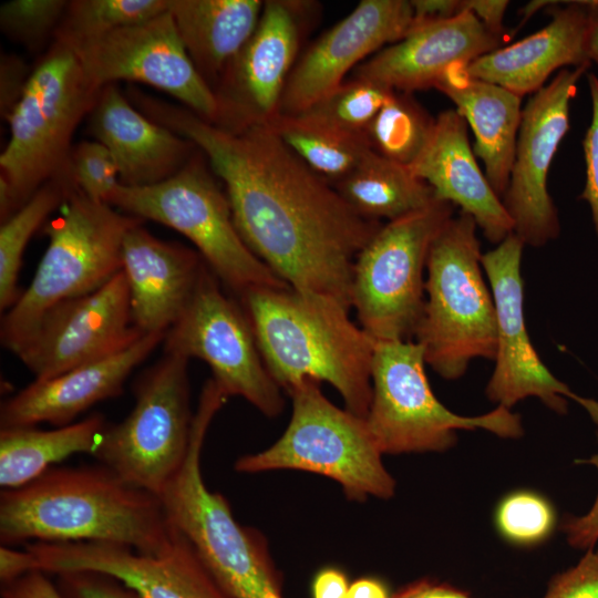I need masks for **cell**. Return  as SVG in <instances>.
<instances>
[{"label": "cell", "mask_w": 598, "mask_h": 598, "mask_svg": "<svg viewBox=\"0 0 598 598\" xmlns=\"http://www.w3.org/2000/svg\"><path fill=\"white\" fill-rule=\"evenodd\" d=\"M128 96L207 157L225 185L240 237L278 278L352 308L353 264L380 221L353 210L267 124L229 131L136 89Z\"/></svg>", "instance_id": "1"}, {"label": "cell", "mask_w": 598, "mask_h": 598, "mask_svg": "<svg viewBox=\"0 0 598 598\" xmlns=\"http://www.w3.org/2000/svg\"><path fill=\"white\" fill-rule=\"evenodd\" d=\"M177 533L159 496L100 463L52 466L30 483L0 493L4 546L104 542L157 556L172 547Z\"/></svg>", "instance_id": "2"}, {"label": "cell", "mask_w": 598, "mask_h": 598, "mask_svg": "<svg viewBox=\"0 0 598 598\" xmlns=\"http://www.w3.org/2000/svg\"><path fill=\"white\" fill-rule=\"evenodd\" d=\"M264 363L280 389L305 380L328 382L346 409L365 419L371 399L375 341L354 324L339 301L287 288H255L243 293Z\"/></svg>", "instance_id": "3"}, {"label": "cell", "mask_w": 598, "mask_h": 598, "mask_svg": "<svg viewBox=\"0 0 598 598\" xmlns=\"http://www.w3.org/2000/svg\"><path fill=\"white\" fill-rule=\"evenodd\" d=\"M101 90L73 50L52 41L6 117L10 137L0 155L1 223L45 183L72 175L73 135Z\"/></svg>", "instance_id": "4"}, {"label": "cell", "mask_w": 598, "mask_h": 598, "mask_svg": "<svg viewBox=\"0 0 598 598\" xmlns=\"http://www.w3.org/2000/svg\"><path fill=\"white\" fill-rule=\"evenodd\" d=\"M228 395L210 378L194 412L186 458L159 494L171 524L233 598H283L281 577L265 537L241 526L227 499L206 486L200 455L208 427Z\"/></svg>", "instance_id": "5"}, {"label": "cell", "mask_w": 598, "mask_h": 598, "mask_svg": "<svg viewBox=\"0 0 598 598\" xmlns=\"http://www.w3.org/2000/svg\"><path fill=\"white\" fill-rule=\"evenodd\" d=\"M477 225L461 212L437 234L426 262L425 301L414 341L425 363L446 380H456L472 360H494L496 309L483 277Z\"/></svg>", "instance_id": "6"}, {"label": "cell", "mask_w": 598, "mask_h": 598, "mask_svg": "<svg viewBox=\"0 0 598 598\" xmlns=\"http://www.w3.org/2000/svg\"><path fill=\"white\" fill-rule=\"evenodd\" d=\"M61 209L44 227L48 247L30 285L1 318V344L16 355L51 308L95 291L122 270L124 236L145 221L79 188Z\"/></svg>", "instance_id": "7"}, {"label": "cell", "mask_w": 598, "mask_h": 598, "mask_svg": "<svg viewBox=\"0 0 598 598\" xmlns=\"http://www.w3.org/2000/svg\"><path fill=\"white\" fill-rule=\"evenodd\" d=\"M288 393L292 415L283 434L267 450L239 457L237 472H312L334 480L357 502L394 495L395 481L382 463L365 419L331 403L315 380H305Z\"/></svg>", "instance_id": "8"}, {"label": "cell", "mask_w": 598, "mask_h": 598, "mask_svg": "<svg viewBox=\"0 0 598 598\" xmlns=\"http://www.w3.org/2000/svg\"><path fill=\"white\" fill-rule=\"evenodd\" d=\"M198 155L156 185L128 187L118 183L106 203L184 235L219 281L239 297L255 288L289 287L247 247L235 226L226 192Z\"/></svg>", "instance_id": "9"}, {"label": "cell", "mask_w": 598, "mask_h": 598, "mask_svg": "<svg viewBox=\"0 0 598 598\" xmlns=\"http://www.w3.org/2000/svg\"><path fill=\"white\" fill-rule=\"evenodd\" d=\"M425 364L415 341L375 342L365 423L382 454L444 452L456 443L457 430L482 429L505 439L523 435L522 419L511 409L497 405L478 416L450 411L434 395Z\"/></svg>", "instance_id": "10"}, {"label": "cell", "mask_w": 598, "mask_h": 598, "mask_svg": "<svg viewBox=\"0 0 598 598\" xmlns=\"http://www.w3.org/2000/svg\"><path fill=\"white\" fill-rule=\"evenodd\" d=\"M453 212V204L435 198L382 225L358 254L351 307L359 326L375 342L413 338L425 301L430 248Z\"/></svg>", "instance_id": "11"}, {"label": "cell", "mask_w": 598, "mask_h": 598, "mask_svg": "<svg viewBox=\"0 0 598 598\" xmlns=\"http://www.w3.org/2000/svg\"><path fill=\"white\" fill-rule=\"evenodd\" d=\"M188 360L164 353L135 381L134 406L107 423L93 453L97 463L125 482L157 496L183 465L194 413L189 405Z\"/></svg>", "instance_id": "12"}, {"label": "cell", "mask_w": 598, "mask_h": 598, "mask_svg": "<svg viewBox=\"0 0 598 598\" xmlns=\"http://www.w3.org/2000/svg\"><path fill=\"white\" fill-rule=\"evenodd\" d=\"M220 283L206 265L190 301L165 333L164 353L203 360L228 396H240L262 414L277 416L285 405L281 389L264 363L243 307Z\"/></svg>", "instance_id": "13"}, {"label": "cell", "mask_w": 598, "mask_h": 598, "mask_svg": "<svg viewBox=\"0 0 598 598\" xmlns=\"http://www.w3.org/2000/svg\"><path fill=\"white\" fill-rule=\"evenodd\" d=\"M524 246L513 233L482 255L497 318L495 367L485 393L489 401L507 409L535 396L561 415L567 413L568 399H571L598 425V401L576 394L559 381L543 363L528 337L520 271Z\"/></svg>", "instance_id": "14"}, {"label": "cell", "mask_w": 598, "mask_h": 598, "mask_svg": "<svg viewBox=\"0 0 598 598\" xmlns=\"http://www.w3.org/2000/svg\"><path fill=\"white\" fill-rule=\"evenodd\" d=\"M589 65L563 69L523 107L509 182L502 203L513 221V233L532 247L558 237L560 224L548 193V173L561 140L569 130L570 102Z\"/></svg>", "instance_id": "15"}, {"label": "cell", "mask_w": 598, "mask_h": 598, "mask_svg": "<svg viewBox=\"0 0 598 598\" xmlns=\"http://www.w3.org/2000/svg\"><path fill=\"white\" fill-rule=\"evenodd\" d=\"M69 48L100 87L121 80L141 82L212 123L217 118L216 95L190 61L168 11Z\"/></svg>", "instance_id": "16"}, {"label": "cell", "mask_w": 598, "mask_h": 598, "mask_svg": "<svg viewBox=\"0 0 598 598\" xmlns=\"http://www.w3.org/2000/svg\"><path fill=\"white\" fill-rule=\"evenodd\" d=\"M142 336L121 270L95 291L51 308L17 357L34 379H50L122 352Z\"/></svg>", "instance_id": "17"}, {"label": "cell", "mask_w": 598, "mask_h": 598, "mask_svg": "<svg viewBox=\"0 0 598 598\" xmlns=\"http://www.w3.org/2000/svg\"><path fill=\"white\" fill-rule=\"evenodd\" d=\"M307 2L267 0L250 39L217 81L215 125L238 131L270 124L296 65Z\"/></svg>", "instance_id": "18"}, {"label": "cell", "mask_w": 598, "mask_h": 598, "mask_svg": "<svg viewBox=\"0 0 598 598\" xmlns=\"http://www.w3.org/2000/svg\"><path fill=\"white\" fill-rule=\"evenodd\" d=\"M25 548L49 575L81 570L103 573L141 598H233L179 532L172 547L157 556L104 542H34Z\"/></svg>", "instance_id": "19"}, {"label": "cell", "mask_w": 598, "mask_h": 598, "mask_svg": "<svg viewBox=\"0 0 598 598\" xmlns=\"http://www.w3.org/2000/svg\"><path fill=\"white\" fill-rule=\"evenodd\" d=\"M408 0H362L323 33L293 66L279 114H299L336 90L360 61L386 43H395L412 29Z\"/></svg>", "instance_id": "20"}, {"label": "cell", "mask_w": 598, "mask_h": 598, "mask_svg": "<svg viewBox=\"0 0 598 598\" xmlns=\"http://www.w3.org/2000/svg\"><path fill=\"white\" fill-rule=\"evenodd\" d=\"M503 37L491 32L472 12L415 27L400 41L358 65L354 79L411 93L434 87L451 68L467 65L499 48Z\"/></svg>", "instance_id": "21"}, {"label": "cell", "mask_w": 598, "mask_h": 598, "mask_svg": "<svg viewBox=\"0 0 598 598\" xmlns=\"http://www.w3.org/2000/svg\"><path fill=\"white\" fill-rule=\"evenodd\" d=\"M165 333L142 336L114 355L37 380L2 402L0 426H64L94 404L118 396L133 370L163 343Z\"/></svg>", "instance_id": "22"}, {"label": "cell", "mask_w": 598, "mask_h": 598, "mask_svg": "<svg viewBox=\"0 0 598 598\" xmlns=\"http://www.w3.org/2000/svg\"><path fill=\"white\" fill-rule=\"evenodd\" d=\"M140 224L122 244L134 326L144 334L166 333L179 319L206 262L197 250L162 240Z\"/></svg>", "instance_id": "23"}, {"label": "cell", "mask_w": 598, "mask_h": 598, "mask_svg": "<svg viewBox=\"0 0 598 598\" xmlns=\"http://www.w3.org/2000/svg\"><path fill=\"white\" fill-rule=\"evenodd\" d=\"M87 120L95 141L114 156L124 186L162 183L177 174L197 150L189 140L143 114L116 83L102 87Z\"/></svg>", "instance_id": "24"}, {"label": "cell", "mask_w": 598, "mask_h": 598, "mask_svg": "<svg viewBox=\"0 0 598 598\" xmlns=\"http://www.w3.org/2000/svg\"><path fill=\"white\" fill-rule=\"evenodd\" d=\"M408 167L432 187L436 199L460 206L472 216L491 243L498 245L513 234V221L481 171L470 145L467 123L456 110H445L435 117L425 147Z\"/></svg>", "instance_id": "25"}, {"label": "cell", "mask_w": 598, "mask_h": 598, "mask_svg": "<svg viewBox=\"0 0 598 598\" xmlns=\"http://www.w3.org/2000/svg\"><path fill=\"white\" fill-rule=\"evenodd\" d=\"M549 23L535 33L486 53L464 66L472 78L499 85L518 96L534 94L566 66L590 65L585 40L594 1L551 4Z\"/></svg>", "instance_id": "26"}, {"label": "cell", "mask_w": 598, "mask_h": 598, "mask_svg": "<svg viewBox=\"0 0 598 598\" xmlns=\"http://www.w3.org/2000/svg\"><path fill=\"white\" fill-rule=\"evenodd\" d=\"M465 65L446 71L435 89L445 94L471 126L475 144L473 152L485 167V175L502 199L515 156L522 121V97L513 92L470 76Z\"/></svg>", "instance_id": "27"}, {"label": "cell", "mask_w": 598, "mask_h": 598, "mask_svg": "<svg viewBox=\"0 0 598 598\" xmlns=\"http://www.w3.org/2000/svg\"><path fill=\"white\" fill-rule=\"evenodd\" d=\"M260 0H167L184 48L199 75L214 90L259 22Z\"/></svg>", "instance_id": "28"}, {"label": "cell", "mask_w": 598, "mask_h": 598, "mask_svg": "<svg viewBox=\"0 0 598 598\" xmlns=\"http://www.w3.org/2000/svg\"><path fill=\"white\" fill-rule=\"evenodd\" d=\"M106 424L102 414L94 413L54 430H40L35 426L1 429V487H21L73 454L93 455Z\"/></svg>", "instance_id": "29"}, {"label": "cell", "mask_w": 598, "mask_h": 598, "mask_svg": "<svg viewBox=\"0 0 598 598\" xmlns=\"http://www.w3.org/2000/svg\"><path fill=\"white\" fill-rule=\"evenodd\" d=\"M338 193L367 219L389 221L420 210L435 197L432 187L408 166L371 152L361 165L334 185Z\"/></svg>", "instance_id": "30"}, {"label": "cell", "mask_w": 598, "mask_h": 598, "mask_svg": "<svg viewBox=\"0 0 598 598\" xmlns=\"http://www.w3.org/2000/svg\"><path fill=\"white\" fill-rule=\"evenodd\" d=\"M267 125L309 168L333 186L372 152L364 136L340 132L300 114H279Z\"/></svg>", "instance_id": "31"}, {"label": "cell", "mask_w": 598, "mask_h": 598, "mask_svg": "<svg viewBox=\"0 0 598 598\" xmlns=\"http://www.w3.org/2000/svg\"><path fill=\"white\" fill-rule=\"evenodd\" d=\"M78 188L72 175L41 186L32 197L0 226V310L6 312L18 300V277L25 247L49 215L61 208Z\"/></svg>", "instance_id": "32"}, {"label": "cell", "mask_w": 598, "mask_h": 598, "mask_svg": "<svg viewBox=\"0 0 598 598\" xmlns=\"http://www.w3.org/2000/svg\"><path fill=\"white\" fill-rule=\"evenodd\" d=\"M434 122L411 93L393 91L364 135L373 152L410 166L425 147Z\"/></svg>", "instance_id": "33"}, {"label": "cell", "mask_w": 598, "mask_h": 598, "mask_svg": "<svg viewBox=\"0 0 598 598\" xmlns=\"http://www.w3.org/2000/svg\"><path fill=\"white\" fill-rule=\"evenodd\" d=\"M167 0H72L55 31L65 45L134 25L167 11Z\"/></svg>", "instance_id": "34"}, {"label": "cell", "mask_w": 598, "mask_h": 598, "mask_svg": "<svg viewBox=\"0 0 598 598\" xmlns=\"http://www.w3.org/2000/svg\"><path fill=\"white\" fill-rule=\"evenodd\" d=\"M392 92L373 82L353 78L299 114L340 132L365 137L369 124Z\"/></svg>", "instance_id": "35"}, {"label": "cell", "mask_w": 598, "mask_h": 598, "mask_svg": "<svg viewBox=\"0 0 598 598\" xmlns=\"http://www.w3.org/2000/svg\"><path fill=\"white\" fill-rule=\"evenodd\" d=\"M556 517L551 504L530 491L505 496L495 512L499 534L508 542L529 546L545 540L553 532Z\"/></svg>", "instance_id": "36"}, {"label": "cell", "mask_w": 598, "mask_h": 598, "mask_svg": "<svg viewBox=\"0 0 598 598\" xmlns=\"http://www.w3.org/2000/svg\"><path fill=\"white\" fill-rule=\"evenodd\" d=\"M69 1L12 0L0 8V27L12 41L29 50L42 48L48 39L54 40Z\"/></svg>", "instance_id": "37"}, {"label": "cell", "mask_w": 598, "mask_h": 598, "mask_svg": "<svg viewBox=\"0 0 598 598\" xmlns=\"http://www.w3.org/2000/svg\"><path fill=\"white\" fill-rule=\"evenodd\" d=\"M71 172L78 188L90 198L106 203L120 183L117 163L97 141H81L71 153Z\"/></svg>", "instance_id": "38"}, {"label": "cell", "mask_w": 598, "mask_h": 598, "mask_svg": "<svg viewBox=\"0 0 598 598\" xmlns=\"http://www.w3.org/2000/svg\"><path fill=\"white\" fill-rule=\"evenodd\" d=\"M543 598H598V548H588L575 566L555 575Z\"/></svg>", "instance_id": "39"}, {"label": "cell", "mask_w": 598, "mask_h": 598, "mask_svg": "<svg viewBox=\"0 0 598 598\" xmlns=\"http://www.w3.org/2000/svg\"><path fill=\"white\" fill-rule=\"evenodd\" d=\"M56 586L64 598H141L116 578L97 571H66Z\"/></svg>", "instance_id": "40"}, {"label": "cell", "mask_w": 598, "mask_h": 598, "mask_svg": "<svg viewBox=\"0 0 598 598\" xmlns=\"http://www.w3.org/2000/svg\"><path fill=\"white\" fill-rule=\"evenodd\" d=\"M587 84L591 100V121L582 140L586 181L579 198L590 207L598 238V76L594 73L587 74Z\"/></svg>", "instance_id": "41"}, {"label": "cell", "mask_w": 598, "mask_h": 598, "mask_svg": "<svg viewBox=\"0 0 598 598\" xmlns=\"http://www.w3.org/2000/svg\"><path fill=\"white\" fill-rule=\"evenodd\" d=\"M577 463L594 465L598 471V452ZM560 528L573 548L587 550L595 547L598 543V492L587 513L580 516L568 515Z\"/></svg>", "instance_id": "42"}, {"label": "cell", "mask_w": 598, "mask_h": 598, "mask_svg": "<svg viewBox=\"0 0 598 598\" xmlns=\"http://www.w3.org/2000/svg\"><path fill=\"white\" fill-rule=\"evenodd\" d=\"M31 71H28L25 63L17 55L6 54L1 58V90L0 104L1 114L7 115L19 101Z\"/></svg>", "instance_id": "43"}, {"label": "cell", "mask_w": 598, "mask_h": 598, "mask_svg": "<svg viewBox=\"0 0 598 598\" xmlns=\"http://www.w3.org/2000/svg\"><path fill=\"white\" fill-rule=\"evenodd\" d=\"M1 598H64L42 570L31 571L13 581L1 584Z\"/></svg>", "instance_id": "44"}, {"label": "cell", "mask_w": 598, "mask_h": 598, "mask_svg": "<svg viewBox=\"0 0 598 598\" xmlns=\"http://www.w3.org/2000/svg\"><path fill=\"white\" fill-rule=\"evenodd\" d=\"M412 29L422 24L447 20L464 12L463 0H411Z\"/></svg>", "instance_id": "45"}, {"label": "cell", "mask_w": 598, "mask_h": 598, "mask_svg": "<svg viewBox=\"0 0 598 598\" xmlns=\"http://www.w3.org/2000/svg\"><path fill=\"white\" fill-rule=\"evenodd\" d=\"M41 570L34 555L28 550H18L2 545L0 548V581L7 584L31 571Z\"/></svg>", "instance_id": "46"}, {"label": "cell", "mask_w": 598, "mask_h": 598, "mask_svg": "<svg viewBox=\"0 0 598 598\" xmlns=\"http://www.w3.org/2000/svg\"><path fill=\"white\" fill-rule=\"evenodd\" d=\"M464 11L472 12L491 32L503 37L506 0H463Z\"/></svg>", "instance_id": "47"}, {"label": "cell", "mask_w": 598, "mask_h": 598, "mask_svg": "<svg viewBox=\"0 0 598 598\" xmlns=\"http://www.w3.org/2000/svg\"><path fill=\"white\" fill-rule=\"evenodd\" d=\"M390 598H472L467 592L447 584L420 579L391 594Z\"/></svg>", "instance_id": "48"}, {"label": "cell", "mask_w": 598, "mask_h": 598, "mask_svg": "<svg viewBox=\"0 0 598 598\" xmlns=\"http://www.w3.org/2000/svg\"><path fill=\"white\" fill-rule=\"evenodd\" d=\"M349 586L347 575L342 570L327 567L313 578L312 598H347Z\"/></svg>", "instance_id": "49"}, {"label": "cell", "mask_w": 598, "mask_h": 598, "mask_svg": "<svg viewBox=\"0 0 598 598\" xmlns=\"http://www.w3.org/2000/svg\"><path fill=\"white\" fill-rule=\"evenodd\" d=\"M386 586L372 577L359 578L350 584L347 598H390Z\"/></svg>", "instance_id": "50"}, {"label": "cell", "mask_w": 598, "mask_h": 598, "mask_svg": "<svg viewBox=\"0 0 598 598\" xmlns=\"http://www.w3.org/2000/svg\"><path fill=\"white\" fill-rule=\"evenodd\" d=\"M585 51L590 63L598 65V1H594L585 40Z\"/></svg>", "instance_id": "51"}]
</instances>
